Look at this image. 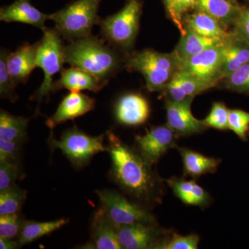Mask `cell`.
<instances>
[{"label":"cell","instance_id":"1f68e13d","mask_svg":"<svg viewBox=\"0 0 249 249\" xmlns=\"http://www.w3.org/2000/svg\"><path fill=\"white\" fill-rule=\"evenodd\" d=\"M229 109L224 103L215 102L213 104L209 115L202 120L203 124L206 127H211L218 130L229 129Z\"/></svg>","mask_w":249,"mask_h":249},{"label":"cell","instance_id":"cb8c5ba5","mask_svg":"<svg viewBox=\"0 0 249 249\" xmlns=\"http://www.w3.org/2000/svg\"><path fill=\"white\" fill-rule=\"evenodd\" d=\"M184 34L181 35L178 45L173 51L181 64L206 49L222 45L225 40L204 37L196 34L188 27H184Z\"/></svg>","mask_w":249,"mask_h":249},{"label":"cell","instance_id":"7a4b0ae2","mask_svg":"<svg viewBox=\"0 0 249 249\" xmlns=\"http://www.w3.org/2000/svg\"><path fill=\"white\" fill-rule=\"evenodd\" d=\"M65 62L108 82L119 71L124 59L103 39L90 35L65 46Z\"/></svg>","mask_w":249,"mask_h":249},{"label":"cell","instance_id":"44dd1931","mask_svg":"<svg viewBox=\"0 0 249 249\" xmlns=\"http://www.w3.org/2000/svg\"><path fill=\"white\" fill-rule=\"evenodd\" d=\"M244 8L230 0H197L195 9L212 16L228 30L233 27Z\"/></svg>","mask_w":249,"mask_h":249},{"label":"cell","instance_id":"7402d4cb","mask_svg":"<svg viewBox=\"0 0 249 249\" xmlns=\"http://www.w3.org/2000/svg\"><path fill=\"white\" fill-rule=\"evenodd\" d=\"M165 181L175 196L185 204L204 208L211 203V196L207 191L193 180L173 178Z\"/></svg>","mask_w":249,"mask_h":249},{"label":"cell","instance_id":"603a6c76","mask_svg":"<svg viewBox=\"0 0 249 249\" xmlns=\"http://www.w3.org/2000/svg\"><path fill=\"white\" fill-rule=\"evenodd\" d=\"M183 24L196 34L209 38L224 40L230 33L217 19L199 10H193V14H187L183 18Z\"/></svg>","mask_w":249,"mask_h":249},{"label":"cell","instance_id":"5b68a950","mask_svg":"<svg viewBox=\"0 0 249 249\" xmlns=\"http://www.w3.org/2000/svg\"><path fill=\"white\" fill-rule=\"evenodd\" d=\"M103 0H76L57 12L49 14V19L55 23V27L62 38L71 41L91 35L93 27L101 18L98 12Z\"/></svg>","mask_w":249,"mask_h":249},{"label":"cell","instance_id":"484cf974","mask_svg":"<svg viewBox=\"0 0 249 249\" xmlns=\"http://www.w3.org/2000/svg\"><path fill=\"white\" fill-rule=\"evenodd\" d=\"M70 222L66 218L48 221V222H35L25 221L22 231L18 237L19 247L34 242L55 231L58 230Z\"/></svg>","mask_w":249,"mask_h":249},{"label":"cell","instance_id":"8d00e7d4","mask_svg":"<svg viewBox=\"0 0 249 249\" xmlns=\"http://www.w3.org/2000/svg\"><path fill=\"white\" fill-rule=\"evenodd\" d=\"M23 144L0 139V162L18 163Z\"/></svg>","mask_w":249,"mask_h":249},{"label":"cell","instance_id":"6da1fadb","mask_svg":"<svg viewBox=\"0 0 249 249\" xmlns=\"http://www.w3.org/2000/svg\"><path fill=\"white\" fill-rule=\"evenodd\" d=\"M107 152L111 159L110 175L125 194L137 202L149 206L161 201V180L135 147L129 146L109 131Z\"/></svg>","mask_w":249,"mask_h":249},{"label":"cell","instance_id":"4dcf8cb0","mask_svg":"<svg viewBox=\"0 0 249 249\" xmlns=\"http://www.w3.org/2000/svg\"><path fill=\"white\" fill-rule=\"evenodd\" d=\"M224 88L230 91L249 93V62L222 80Z\"/></svg>","mask_w":249,"mask_h":249},{"label":"cell","instance_id":"ac0fdd59","mask_svg":"<svg viewBox=\"0 0 249 249\" xmlns=\"http://www.w3.org/2000/svg\"><path fill=\"white\" fill-rule=\"evenodd\" d=\"M49 14L36 9L29 0H16L0 9V20L5 22H19L34 26L43 31Z\"/></svg>","mask_w":249,"mask_h":249},{"label":"cell","instance_id":"836d02e7","mask_svg":"<svg viewBox=\"0 0 249 249\" xmlns=\"http://www.w3.org/2000/svg\"><path fill=\"white\" fill-rule=\"evenodd\" d=\"M229 129L232 131L241 139L247 140L249 130V112L241 109H229Z\"/></svg>","mask_w":249,"mask_h":249},{"label":"cell","instance_id":"4fadbf2b","mask_svg":"<svg viewBox=\"0 0 249 249\" xmlns=\"http://www.w3.org/2000/svg\"><path fill=\"white\" fill-rule=\"evenodd\" d=\"M96 101L88 95L71 91L62 99L55 113L46 121L47 127L53 130L58 124L73 120L93 110Z\"/></svg>","mask_w":249,"mask_h":249},{"label":"cell","instance_id":"3957f363","mask_svg":"<svg viewBox=\"0 0 249 249\" xmlns=\"http://www.w3.org/2000/svg\"><path fill=\"white\" fill-rule=\"evenodd\" d=\"M124 63L129 71L142 75L147 89L150 92H162L181 67L175 52L160 53L149 49L129 54L124 59Z\"/></svg>","mask_w":249,"mask_h":249},{"label":"cell","instance_id":"ab89813d","mask_svg":"<svg viewBox=\"0 0 249 249\" xmlns=\"http://www.w3.org/2000/svg\"><path fill=\"white\" fill-rule=\"evenodd\" d=\"M163 1L165 10H166L167 14H168V17H169L170 15L171 14L172 11H173L174 5H175L177 0H163Z\"/></svg>","mask_w":249,"mask_h":249},{"label":"cell","instance_id":"5bb4252c","mask_svg":"<svg viewBox=\"0 0 249 249\" xmlns=\"http://www.w3.org/2000/svg\"><path fill=\"white\" fill-rule=\"evenodd\" d=\"M115 116L119 124L127 126H138L145 124L150 116L148 101L139 93L123 95L115 105Z\"/></svg>","mask_w":249,"mask_h":249},{"label":"cell","instance_id":"74e56055","mask_svg":"<svg viewBox=\"0 0 249 249\" xmlns=\"http://www.w3.org/2000/svg\"><path fill=\"white\" fill-rule=\"evenodd\" d=\"M231 30L249 42V8H244Z\"/></svg>","mask_w":249,"mask_h":249},{"label":"cell","instance_id":"d4e9b609","mask_svg":"<svg viewBox=\"0 0 249 249\" xmlns=\"http://www.w3.org/2000/svg\"><path fill=\"white\" fill-rule=\"evenodd\" d=\"M178 152L182 158L185 175H189L193 178L214 173L221 163L219 159L207 157L185 147H179Z\"/></svg>","mask_w":249,"mask_h":249},{"label":"cell","instance_id":"8992f818","mask_svg":"<svg viewBox=\"0 0 249 249\" xmlns=\"http://www.w3.org/2000/svg\"><path fill=\"white\" fill-rule=\"evenodd\" d=\"M43 36L40 40L36 58V68L43 71V83L40 88L31 96L30 99L37 100L39 105L43 98L49 97L52 93L53 77L58 72H61L65 62V46L56 28L46 27Z\"/></svg>","mask_w":249,"mask_h":249},{"label":"cell","instance_id":"f546056e","mask_svg":"<svg viewBox=\"0 0 249 249\" xmlns=\"http://www.w3.org/2000/svg\"><path fill=\"white\" fill-rule=\"evenodd\" d=\"M199 235L196 234L182 235L173 232L165 236L155 249H196L199 247Z\"/></svg>","mask_w":249,"mask_h":249},{"label":"cell","instance_id":"83f0119b","mask_svg":"<svg viewBox=\"0 0 249 249\" xmlns=\"http://www.w3.org/2000/svg\"><path fill=\"white\" fill-rule=\"evenodd\" d=\"M27 199V191L17 185L0 192V215L18 213Z\"/></svg>","mask_w":249,"mask_h":249},{"label":"cell","instance_id":"8fae6325","mask_svg":"<svg viewBox=\"0 0 249 249\" xmlns=\"http://www.w3.org/2000/svg\"><path fill=\"white\" fill-rule=\"evenodd\" d=\"M194 98H188L176 102L165 100L167 125L179 137H188L204 132L207 127L202 121L196 119L191 111V105Z\"/></svg>","mask_w":249,"mask_h":249},{"label":"cell","instance_id":"4316f807","mask_svg":"<svg viewBox=\"0 0 249 249\" xmlns=\"http://www.w3.org/2000/svg\"><path fill=\"white\" fill-rule=\"evenodd\" d=\"M29 119L0 111V139L24 143L27 137Z\"/></svg>","mask_w":249,"mask_h":249},{"label":"cell","instance_id":"9c48e42d","mask_svg":"<svg viewBox=\"0 0 249 249\" xmlns=\"http://www.w3.org/2000/svg\"><path fill=\"white\" fill-rule=\"evenodd\" d=\"M178 137L169 126H154L135 138L137 151L154 165L168 150L177 147Z\"/></svg>","mask_w":249,"mask_h":249},{"label":"cell","instance_id":"7c38bea8","mask_svg":"<svg viewBox=\"0 0 249 249\" xmlns=\"http://www.w3.org/2000/svg\"><path fill=\"white\" fill-rule=\"evenodd\" d=\"M116 227L119 242L125 249H155L168 233L158 224H137Z\"/></svg>","mask_w":249,"mask_h":249},{"label":"cell","instance_id":"e575fe53","mask_svg":"<svg viewBox=\"0 0 249 249\" xmlns=\"http://www.w3.org/2000/svg\"><path fill=\"white\" fill-rule=\"evenodd\" d=\"M22 175L19 163L0 162V192L16 185Z\"/></svg>","mask_w":249,"mask_h":249},{"label":"cell","instance_id":"ffe728a7","mask_svg":"<svg viewBox=\"0 0 249 249\" xmlns=\"http://www.w3.org/2000/svg\"><path fill=\"white\" fill-rule=\"evenodd\" d=\"M211 88L209 85L180 70L177 72L162 93L165 95L166 99L179 102L188 98H194L197 95Z\"/></svg>","mask_w":249,"mask_h":249},{"label":"cell","instance_id":"9a60e30c","mask_svg":"<svg viewBox=\"0 0 249 249\" xmlns=\"http://www.w3.org/2000/svg\"><path fill=\"white\" fill-rule=\"evenodd\" d=\"M249 62V41L231 30L222 44L221 80Z\"/></svg>","mask_w":249,"mask_h":249},{"label":"cell","instance_id":"2e32d148","mask_svg":"<svg viewBox=\"0 0 249 249\" xmlns=\"http://www.w3.org/2000/svg\"><path fill=\"white\" fill-rule=\"evenodd\" d=\"M107 83L82 69L71 67L60 72V79L53 82L52 93L62 89L78 92L88 90L97 93Z\"/></svg>","mask_w":249,"mask_h":249},{"label":"cell","instance_id":"f1b7e54d","mask_svg":"<svg viewBox=\"0 0 249 249\" xmlns=\"http://www.w3.org/2000/svg\"><path fill=\"white\" fill-rule=\"evenodd\" d=\"M10 53L7 49H1L0 52V96L1 98L15 103L18 96L15 91L16 85L8 68L7 58Z\"/></svg>","mask_w":249,"mask_h":249},{"label":"cell","instance_id":"f35d334b","mask_svg":"<svg viewBox=\"0 0 249 249\" xmlns=\"http://www.w3.org/2000/svg\"><path fill=\"white\" fill-rule=\"evenodd\" d=\"M19 245L18 240H14V239L0 237V249H15L19 248Z\"/></svg>","mask_w":249,"mask_h":249},{"label":"cell","instance_id":"e0dca14e","mask_svg":"<svg viewBox=\"0 0 249 249\" xmlns=\"http://www.w3.org/2000/svg\"><path fill=\"white\" fill-rule=\"evenodd\" d=\"M40 41L31 45L25 43L14 52H10L7 66L15 84H24L36 68V58Z\"/></svg>","mask_w":249,"mask_h":249},{"label":"cell","instance_id":"30bf717a","mask_svg":"<svg viewBox=\"0 0 249 249\" xmlns=\"http://www.w3.org/2000/svg\"><path fill=\"white\" fill-rule=\"evenodd\" d=\"M222 44L183 62L181 70L213 88L221 81Z\"/></svg>","mask_w":249,"mask_h":249},{"label":"cell","instance_id":"277c9868","mask_svg":"<svg viewBox=\"0 0 249 249\" xmlns=\"http://www.w3.org/2000/svg\"><path fill=\"white\" fill-rule=\"evenodd\" d=\"M142 0H127L116 14L101 18L98 25L102 39L117 50H129L138 36L142 16Z\"/></svg>","mask_w":249,"mask_h":249},{"label":"cell","instance_id":"d6a6232c","mask_svg":"<svg viewBox=\"0 0 249 249\" xmlns=\"http://www.w3.org/2000/svg\"><path fill=\"white\" fill-rule=\"evenodd\" d=\"M25 221L19 213L0 215V237H18Z\"/></svg>","mask_w":249,"mask_h":249},{"label":"cell","instance_id":"60d3db41","mask_svg":"<svg viewBox=\"0 0 249 249\" xmlns=\"http://www.w3.org/2000/svg\"><path fill=\"white\" fill-rule=\"evenodd\" d=\"M230 1H237V0H230ZM236 2H237V1H236Z\"/></svg>","mask_w":249,"mask_h":249},{"label":"cell","instance_id":"ba28073f","mask_svg":"<svg viewBox=\"0 0 249 249\" xmlns=\"http://www.w3.org/2000/svg\"><path fill=\"white\" fill-rule=\"evenodd\" d=\"M101 208L116 227L137 224H158L148 207L132 201L119 192L106 189L96 191Z\"/></svg>","mask_w":249,"mask_h":249},{"label":"cell","instance_id":"d6986e66","mask_svg":"<svg viewBox=\"0 0 249 249\" xmlns=\"http://www.w3.org/2000/svg\"><path fill=\"white\" fill-rule=\"evenodd\" d=\"M85 248L123 249L118 238L116 226L101 207L93 216L91 226V242Z\"/></svg>","mask_w":249,"mask_h":249},{"label":"cell","instance_id":"d590c367","mask_svg":"<svg viewBox=\"0 0 249 249\" xmlns=\"http://www.w3.org/2000/svg\"><path fill=\"white\" fill-rule=\"evenodd\" d=\"M197 0H177L169 18L183 35L185 32L183 18L196 7Z\"/></svg>","mask_w":249,"mask_h":249},{"label":"cell","instance_id":"52a82bcc","mask_svg":"<svg viewBox=\"0 0 249 249\" xmlns=\"http://www.w3.org/2000/svg\"><path fill=\"white\" fill-rule=\"evenodd\" d=\"M106 134L91 137L80 130L76 126L65 131L57 140L51 134L49 145L52 152L58 149L76 169L86 166L95 155L107 152L104 144Z\"/></svg>","mask_w":249,"mask_h":249}]
</instances>
